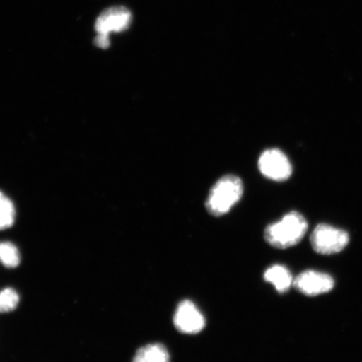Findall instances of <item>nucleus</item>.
<instances>
[{
	"instance_id": "423d86ee",
	"label": "nucleus",
	"mask_w": 362,
	"mask_h": 362,
	"mask_svg": "<svg viewBox=\"0 0 362 362\" xmlns=\"http://www.w3.org/2000/svg\"><path fill=\"white\" fill-rule=\"evenodd\" d=\"M174 324L180 332L194 334L205 327L206 320L196 305L192 301L185 300L180 302L176 309Z\"/></svg>"
},
{
	"instance_id": "9b49d317",
	"label": "nucleus",
	"mask_w": 362,
	"mask_h": 362,
	"mask_svg": "<svg viewBox=\"0 0 362 362\" xmlns=\"http://www.w3.org/2000/svg\"><path fill=\"white\" fill-rule=\"evenodd\" d=\"M0 262L6 268H16L20 264L21 255L18 248L11 243H0Z\"/></svg>"
},
{
	"instance_id": "f257e3e1",
	"label": "nucleus",
	"mask_w": 362,
	"mask_h": 362,
	"mask_svg": "<svg viewBox=\"0 0 362 362\" xmlns=\"http://www.w3.org/2000/svg\"><path fill=\"white\" fill-rule=\"evenodd\" d=\"M308 223L304 216L297 211L289 212L277 223L266 228L264 238L271 246L288 248L296 246L307 233Z\"/></svg>"
},
{
	"instance_id": "f03ea898",
	"label": "nucleus",
	"mask_w": 362,
	"mask_h": 362,
	"mask_svg": "<svg viewBox=\"0 0 362 362\" xmlns=\"http://www.w3.org/2000/svg\"><path fill=\"white\" fill-rule=\"evenodd\" d=\"M243 185L235 175H226L211 188L206 207L212 216H223L232 209L242 198Z\"/></svg>"
},
{
	"instance_id": "7ed1b4c3",
	"label": "nucleus",
	"mask_w": 362,
	"mask_h": 362,
	"mask_svg": "<svg viewBox=\"0 0 362 362\" xmlns=\"http://www.w3.org/2000/svg\"><path fill=\"white\" fill-rule=\"evenodd\" d=\"M349 235L345 230L325 223L317 226L310 236L312 247L324 255L341 252L349 243Z\"/></svg>"
},
{
	"instance_id": "20e7f679",
	"label": "nucleus",
	"mask_w": 362,
	"mask_h": 362,
	"mask_svg": "<svg viewBox=\"0 0 362 362\" xmlns=\"http://www.w3.org/2000/svg\"><path fill=\"white\" fill-rule=\"evenodd\" d=\"M259 169L265 177L274 181L287 180L293 171L288 158L277 148L268 149L262 153Z\"/></svg>"
},
{
	"instance_id": "39448f33",
	"label": "nucleus",
	"mask_w": 362,
	"mask_h": 362,
	"mask_svg": "<svg viewBox=\"0 0 362 362\" xmlns=\"http://www.w3.org/2000/svg\"><path fill=\"white\" fill-rule=\"evenodd\" d=\"M132 15L128 8L119 6L104 11L95 23V30L98 35L107 36L112 33H119L129 28Z\"/></svg>"
},
{
	"instance_id": "1a4fd4ad",
	"label": "nucleus",
	"mask_w": 362,
	"mask_h": 362,
	"mask_svg": "<svg viewBox=\"0 0 362 362\" xmlns=\"http://www.w3.org/2000/svg\"><path fill=\"white\" fill-rule=\"evenodd\" d=\"M134 362H170V354L161 344H149L136 352Z\"/></svg>"
},
{
	"instance_id": "9d476101",
	"label": "nucleus",
	"mask_w": 362,
	"mask_h": 362,
	"mask_svg": "<svg viewBox=\"0 0 362 362\" xmlns=\"http://www.w3.org/2000/svg\"><path fill=\"white\" fill-rule=\"evenodd\" d=\"M16 209L13 202L0 192V230L11 228L15 223Z\"/></svg>"
},
{
	"instance_id": "ddd939ff",
	"label": "nucleus",
	"mask_w": 362,
	"mask_h": 362,
	"mask_svg": "<svg viewBox=\"0 0 362 362\" xmlns=\"http://www.w3.org/2000/svg\"><path fill=\"white\" fill-rule=\"evenodd\" d=\"M94 44L99 48L107 49L110 47V37H107V36L98 35L96 38L94 39Z\"/></svg>"
},
{
	"instance_id": "6e6552de",
	"label": "nucleus",
	"mask_w": 362,
	"mask_h": 362,
	"mask_svg": "<svg viewBox=\"0 0 362 362\" xmlns=\"http://www.w3.org/2000/svg\"><path fill=\"white\" fill-rule=\"evenodd\" d=\"M267 282L274 285L279 293L288 291L293 284L292 274L288 269L282 265H274L265 271L264 275Z\"/></svg>"
},
{
	"instance_id": "0eeeda50",
	"label": "nucleus",
	"mask_w": 362,
	"mask_h": 362,
	"mask_svg": "<svg viewBox=\"0 0 362 362\" xmlns=\"http://www.w3.org/2000/svg\"><path fill=\"white\" fill-rule=\"evenodd\" d=\"M293 286L308 296L328 293L334 288V279L329 274L308 270L293 280Z\"/></svg>"
},
{
	"instance_id": "f8f14e48",
	"label": "nucleus",
	"mask_w": 362,
	"mask_h": 362,
	"mask_svg": "<svg viewBox=\"0 0 362 362\" xmlns=\"http://www.w3.org/2000/svg\"><path fill=\"white\" fill-rule=\"evenodd\" d=\"M19 294L12 288H6L0 292V312L6 313L16 309L19 304Z\"/></svg>"
}]
</instances>
